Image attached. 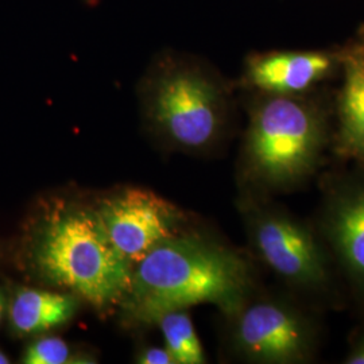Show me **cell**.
<instances>
[{"label": "cell", "mask_w": 364, "mask_h": 364, "mask_svg": "<svg viewBox=\"0 0 364 364\" xmlns=\"http://www.w3.org/2000/svg\"><path fill=\"white\" fill-rule=\"evenodd\" d=\"M77 309L73 296L39 289H22L14 297L10 317L21 333H39L63 326Z\"/></svg>", "instance_id": "11"}, {"label": "cell", "mask_w": 364, "mask_h": 364, "mask_svg": "<svg viewBox=\"0 0 364 364\" xmlns=\"http://www.w3.org/2000/svg\"><path fill=\"white\" fill-rule=\"evenodd\" d=\"M341 68V48L323 50H269L250 54L243 81L266 95H305Z\"/></svg>", "instance_id": "9"}, {"label": "cell", "mask_w": 364, "mask_h": 364, "mask_svg": "<svg viewBox=\"0 0 364 364\" xmlns=\"http://www.w3.org/2000/svg\"><path fill=\"white\" fill-rule=\"evenodd\" d=\"M247 260L218 240L173 235L134 266L123 308L136 321L154 324L164 314L200 304L232 316L250 299Z\"/></svg>", "instance_id": "1"}, {"label": "cell", "mask_w": 364, "mask_h": 364, "mask_svg": "<svg viewBox=\"0 0 364 364\" xmlns=\"http://www.w3.org/2000/svg\"><path fill=\"white\" fill-rule=\"evenodd\" d=\"M340 72L336 144L343 154L364 165V46L359 39L341 48Z\"/></svg>", "instance_id": "10"}, {"label": "cell", "mask_w": 364, "mask_h": 364, "mask_svg": "<svg viewBox=\"0 0 364 364\" xmlns=\"http://www.w3.org/2000/svg\"><path fill=\"white\" fill-rule=\"evenodd\" d=\"M335 263L341 284L364 309V170L326 182L314 224Z\"/></svg>", "instance_id": "7"}, {"label": "cell", "mask_w": 364, "mask_h": 364, "mask_svg": "<svg viewBox=\"0 0 364 364\" xmlns=\"http://www.w3.org/2000/svg\"><path fill=\"white\" fill-rule=\"evenodd\" d=\"M111 243L130 262L139 263L158 243L177 232L180 212L144 189H127L96 209Z\"/></svg>", "instance_id": "8"}, {"label": "cell", "mask_w": 364, "mask_h": 364, "mask_svg": "<svg viewBox=\"0 0 364 364\" xmlns=\"http://www.w3.org/2000/svg\"><path fill=\"white\" fill-rule=\"evenodd\" d=\"M343 363L364 364V329L353 335Z\"/></svg>", "instance_id": "14"}, {"label": "cell", "mask_w": 364, "mask_h": 364, "mask_svg": "<svg viewBox=\"0 0 364 364\" xmlns=\"http://www.w3.org/2000/svg\"><path fill=\"white\" fill-rule=\"evenodd\" d=\"M138 363L141 364H174L169 351L166 348H158L151 347L149 350H144L139 358Z\"/></svg>", "instance_id": "15"}, {"label": "cell", "mask_w": 364, "mask_h": 364, "mask_svg": "<svg viewBox=\"0 0 364 364\" xmlns=\"http://www.w3.org/2000/svg\"><path fill=\"white\" fill-rule=\"evenodd\" d=\"M248 231L258 257L287 287L309 302L338 299L340 277L316 225L278 205H254Z\"/></svg>", "instance_id": "5"}, {"label": "cell", "mask_w": 364, "mask_h": 364, "mask_svg": "<svg viewBox=\"0 0 364 364\" xmlns=\"http://www.w3.org/2000/svg\"><path fill=\"white\" fill-rule=\"evenodd\" d=\"M10 363V360H9V358L3 353V352H0V364H9Z\"/></svg>", "instance_id": "17"}, {"label": "cell", "mask_w": 364, "mask_h": 364, "mask_svg": "<svg viewBox=\"0 0 364 364\" xmlns=\"http://www.w3.org/2000/svg\"><path fill=\"white\" fill-rule=\"evenodd\" d=\"M34 262L54 287H66L105 309L129 293L134 266L111 243L93 209L55 212L39 231Z\"/></svg>", "instance_id": "3"}, {"label": "cell", "mask_w": 364, "mask_h": 364, "mask_svg": "<svg viewBox=\"0 0 364 364\" xmlns=\"http://www.w3.org/2000/svg\"><path fill=\"white\" fill-rule=\"evenodd\" d=\"M147 117L173 142L203 149L225 123L228 92L207 66L177 53L159 55L144 84Z\"/></svg>", "instance_id": "4"}, {"label": "cell", "mask_w": 364, "mask_h": 364, "mask_svg": "<svg viewBox=\"0 0 364 364\" xmlns=\"http://www.w3.org/2000/svg\"><path fill=\"white\" fill-rule=\"evenodd\" d=\"M328 142L326 107L309 93H258L245 142L248 174L264 191L291 192L320 169Z\"/></svg>", "instance_id": "2"}, {"label": "cell", "mask_w": 364, "mask_h": 364, "mask_svg": "<svg viewBox=\"0 0 364 364\" xmlns=\"http://www.w3.org/2000/svg\"><path fill=\"white\" fill-rule=\"evenodd\" d=\"M3 306H4V302H3V297L0 293V320H1V314H3Z\"/></svg>", "instance_id": "18"}, {"label": "cell", "mask_w": 364, "mask_h": 364, "mask_svg": "<svg viewBox=\"0 0 364 364\" xmlns=\"http://www.w3.org/2000/svg\"><path fill=\"white\" fill-rule=\"evenodd\" d=\"M235 317V348L250 362L311 363L321 347V324L309 302L287 291L248 302Z\"/></svg>", "instance_id": "6"}, {"label": "cell", "mask_w": 364, "mask_h": 364, "mask_svg": "<svg viewBox=\"0 0 364 364\" xmlns=\"http://www.w3.org/2000/svg\"><path fill=\"white\" fill-rule=\"evenodd\" d=\"M156 323L165 338V348L174 364H204L205 353L189 314L182 311L164 314Z\"/></svg>", "instance_id": "12"}, {"label": "cell", "mask_w": 364, "mask_h": 364, "mask_svg": "<svg viewBox=\"0 0 364 364\" xmlns=\"http://www.w3.org/2000/svg\"><path fill=\"white\" fill-rule=\"evenodd\" d=\"M356 39H359L364 46V25L360 26V28L358 30V34H356Z\"/></svg>", "instance_id": "16"}, {"label": "cell", "mask_w": 364, "mask_h": 364, "mask_svg": "<svg viewBox=\"0 0 364 364\" xmlns=\"http://www.w3.org/2000/svg\"><path fill=\"white\" fill-rule=\"evenodd\" d=\"M72 362L68 344L58 338L36 340L27 347L22 358V363L26 364H65Z\"/></svg>", "instance_id": "13"}]
</instances>
